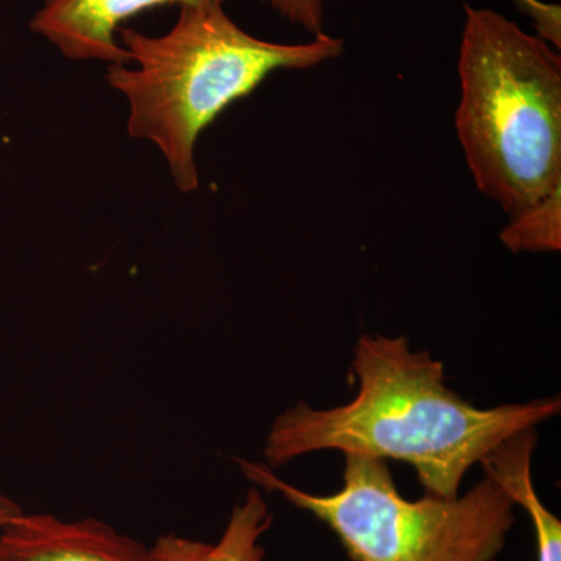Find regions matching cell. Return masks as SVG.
Here are the masks:
<instances>
[{
    "label": "cell",
    "instance_id": "cell-6",
    "mask_svg": "<svg viewBox=\"0 0 561 561\" xmlns=\"http://www.w3.org/2000/svg\"><path fill=\"white\" fill-rule=\"evenodd\" d=\"M0 561H157L150 548L95 518L27 513L0 529Z\"/></svg>",
    "mask_w": 561,
    "mask_h": 561
},
{
    "label": "cell",
    "instance_id": "cell-9",
    "mask_svg": "<svg viewBox=\"0 0 561 561\" xmlns=\"http://www.w3.org/2000/svg\"><path fill=\"white\" fill-rule=\"evenodd\" d=\"M501 242L513 253H546L561 250V187L530 208L512 216Z\"/></svg>",
    "mask_w": 561,
    "mask_h": 561
},
{
    "label": "cell",
    "instance_id": "cell-2",
    "mask_svg": "<svg viewBox=\"0 0 561 561\" xmlns=\"http://www.w3.org/2000/svg\"><path fill=\"white\" fill-rule=\"evenodd\" d=\"M168 32L122 27L128 62L108 66L106 81L128 105L127 131L153 144L176 190L201 187L195 147L232 103L278 69H309L341 57L345 41L320 33L306 44H279L242 31L224 5H181Z\"/></svg>",
    "mask_w": 561,
    "mask_h": 561
},
{
    "label": "cell",
    "instance_id": "cell-10",
    "mask_svg": "<svg viewBox=\"0 0 561 561\" xmlns=\"http://www.w3.org/2000/svg\"><path fill=\"white\" fill-rule=\"evenodd\" d=\"M290 24L317 36L323 32V0H261Z\"/></svg>",
    "mask_w": 561,
    "mask_h": 561
},
{
    "label": "cell",
    "instance_id": "cell-1",
    "mask_svg": "<svg viewBox=\"0 0 561 561\" xmlns=\"http://www.w3.org/2000/svg\"><path fill=\"white\" fill-rule=\"evenodd\" d=\"M356 397L332 409L298 401L265 437L272 470L308 454L341 451L411 465L426 494L456 497L465 474L502 442L559 415L560 398L479 409L446 386L445 365L405 335H362Z\"/></svg>",
    "mask_w": 561,
    "mask_h": 561
},
{
    "label": "cell",
    "instance_id": "cell-4",
    "mask_svg": "<svg viewBox=\"0 0 561 561\" xmlns=\"http://www.w3.org/2000/svg\"><path fill=\"white\" fill-rule=\"evenodd\" d=\"M256 489L280 494L327 524L353 561H494L515 524V502L490 478L465 494L405 500L387 460L345 454L337 493L313 494L261 461L239 460Z\"/></svg>",
    "mask_w": 561,
    "mask_h": 561
},
{
    "label": "cell",
    "instance_id": "cell-8",
    "mask_svg": "<svg viewBox=\"0 0 561 561\" xmlns=\"http://www.w3.org/2000/svg\"><path fill=\"white\" fill-rule=\"evenodd\" d=\"M272 513L261 490L247 491L241 504L232 508L230 519L216 545L181 535H162L151 546L157 561H264L262 535L272 526Z\"/></svg>",
    "mask_w": 561,
    "mask_h": 561
},
{
    "label": "cell",
    "instance_id": "cell-7",
    "mask_svg": "<svg viewBox=\"0 0 561 561\" xmlns=\"http://www.w3.org/2000/svg\"><path fill=\"white\" fill-rule=\"evenodd\" d=\"M537 431L518 432L481 461L486 478L496 482L515 505L526 511L534 526L538 561H561V523L538 496L531 478Z\"/></svg>",
    "mask_w": 561,
    "mask_h": 561
},
{
    "label": "cell",
    "instance_id": "cell-11",
    "mask_svg": "<svg viewBox=\"0 0 561 561\" xmlns=\"http://www.w3.org/2000/svg\"><path fill=\"white\" fill-rule=\"evenodd\" d=\"M516 7L530 16L538 31V38L551 44L557 50L561 47V11L559 5H549L540 0H515Z\"/></svg>",
    "mask_w": 561,
    "mask_h": 561
},
{
    "label": "cell",
    "instance_id": "cell-3",
    "mask_svg": "<svg viewBox=\"0 0 561 561\" xmlns=\"http://www.w3.org/2000/svg\"><path fill=\"white\" fill-rule=\"evenodd\" d=\"M456 130L479 191L508 216L561 187V60L496 11L465 5Z\"/></svg>",
    "mask_w": 561,
    "mask_h": 561
},
{
    "label": "cell",
    "instance_id": "cell-5",
    "mask_svg": "<svg viewBox=\"0 0 561 561\" xmlns=\"http://www.w3.org/2000/svg\"><path fill=\"white\" fill-rule=\"evenodd\" d=\"M225 0H43L31 22L70 61L128 62L119 31L125 22L164 5H203Z\"/></svg>",
    "mask_w": 561,
    "mask_h": 561
},
{
    "label": "cell",
    "instance_id": "cell-12",
    "mask_svg": "<svg viewBox=\"0 0 561 561\" xmlns=\"http://www.w3.org/2000/svg\"><path fill=\"white\" fill-rule=\"evenodd\" d=\"M22 512L21 505L16 501L11 500L7 494L0 493V529L5 526L10 519L20 515Z\"/></svg>",
    "mask_w": 561,
    "mask_h": 561
}]
</instances>
